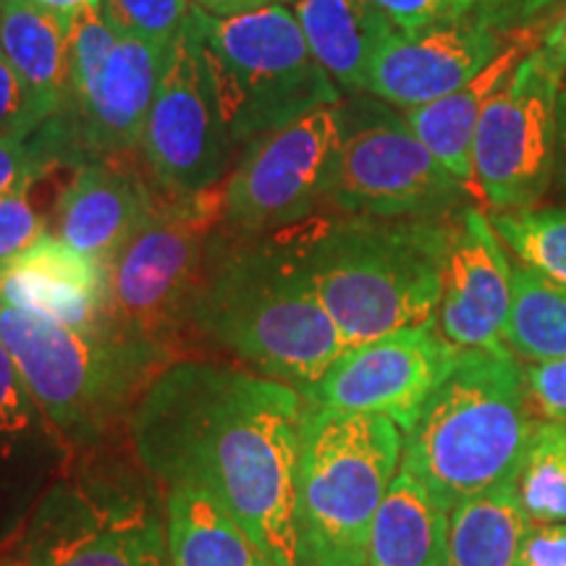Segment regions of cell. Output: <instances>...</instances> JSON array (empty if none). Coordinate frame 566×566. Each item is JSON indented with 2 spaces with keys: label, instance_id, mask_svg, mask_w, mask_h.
Wrapping results in <instances>:
<instances>
[{
  "label": "cell",
  "instance_id": "9c48e42d",
  "mask_svg": "<svg viewBox=\"0 0 566 566\" xmlns=\"http://www.w3.org/2000/svg\"><path fill=\"white\" fill-rule=\"evenodd\" d=\"M223 226V187L155 197L150 216L111 260V315L124 334L166 349L189 325L210 242Z\"/></svg>",
  "mask_w": 566,
  "mask_h": 566
},
{
  "label": "cell",
  "instance_id": "277c9868",
  "mask_svg": "<svg viewBox=\"0 0 566 566\" xmlns=\"http://www.w3.org/2000/svg\"><path fill=\"white\" fill-rule=\"evenodd\" d=\"M533 430L525 365L509 349L462 352L405 433L401 470L451 514L514 485Z\"/></svg>",
  "mask_w": 566,
  "mask_h": 566
},
{
  "label": "cell",
  "instance_id": "4316f807",
  "mask_svg": "<svg viewBox=\"0 0 566 566\" xmlns=\"http://www.w3.org/2000/svg\"><path fill=\"white\" fill-rule=\"evenodd\" d=\"M514 488L530 525L566 522V424L535 422Z\"/></svg>",
  "mask_w": 566,
  "mask_h": 566
},
{
  "label": "cell",
  "instance_id": "4fadbf2b",
  "mask_svg": "<svg viewBox=\"0 0 566 566\" xmlns=\"http://www.w3.org/2000/svg\"><path fill=\"white\" fill-rule=\"evenodd\" d=\"M459 354L436 321L394 331L349 346L317 384L304 388L302 401L315 409L388 417L407 433Z\"/></svg>",
  "mask_w": 566,
  "mask_h": 566
},
{
  "label": "cell",
  "instance_id": "7bdbcfd3",
  "mask_svg": "<svg viewBox=\"0 0 566 566\" xmlns=\"http://www.w3.org/2000/svg\"><path fill=\"white\" fill-rule=\"evenodd\" d=\"M3 566H21L19 562H13V564H3Z\"/></svg>",
  "mask_w": 566,
  "mask_h": 566
},
{
  "label": "cell",
  "instance_id": "44dd1931",
  "mask_svg": "<svg viewBox=\"0 0 566 566\" xmlns=\"http://www.w3.org/2000/svg\"><path fill=\"white\" fill-rule=\"evenodd\" d=\"M537 45H533L530 32L516 34L514 40L506 42L504 51L459 90L449 92L441 101L420 105V108L401 111L422 145L443 163L446 171L454 174L470 189H475L472 184V142H475L480 116H483L493 92L509 80L516 63Z\"/></svg>",
  "mask_w": 566,
  "mask_h": 566
},
{
  "label": "cell",
  "instance_id": "30bf717a",
  "mask_svg": "<svg viewBox=\"0 0 566 566\" xmlns=\"http://www.w3.org/2000/svg\"><path fill=\"white\" fill-rule=\"evenodd\" d=\"M564 76L537 45L488 101L472 142V184L493 212L535 208L554 184Z\"/></svg>",
  "mask_w": 566,
  "mask_h": 566
},
{
  "label": "cell",
  "instance_id": "ab89813d",
  "mask_svg": "<svg viewBox=\"0 0 566 566\" xmlns=\"http://www.w3.org/2000/svg\"><path fill=\"white\" fill-rule=\"evenodd\" d=\"M541 48L548 53V59L554 61L556 66L566 74V13L556 21L554 27H548L546 34L541 38Z\"/></svg>",
  "mask_w": 566,
  "mask_h": 566
},
{
  "label": "cell",
  "instance_id": "60d3db41",
  "mask_svg": "<svg viewBox=\"0 0 566 566\" xmlns=\"http://www.w3.org/2000/svg\"><path fill=\"white\" fill-rule=\"evenodd\" d=\"M556 179L566 187V76L558 92V147H556Z\"/></svg>",
  "mask_w": 566,
  "mask_h": 566
},
{
  "label": "cell",
  "instance_id": "d6a6232c",
  "mask_svg": "<svg viewBox=\"0 0 566 566\" xmlns=\"http://www.w3.org/2000/svg\"><path fill=\"white\" fill-rule=\"evenodd\" d=\"M40 409L34 405L30 388L21 380L13 357L0 342V438L30 433L40 424Z\"/></svg>",
  "mask_w": 566,
  "mask_h": 566
},
{
  "label": "cell",
  "instance_id": "5b68a950",
  "mask_svg": "<svg viewBox=\"0 0 566 566\" xmlns=\"http://www.w3.org/2000/svg\"><path fill=\"white\" fill-rule=\"evenodd\" d=\"M0 342L17 363L42 420L84 446L132 415L174 349L124 331H80L0 300Z\"/></svg>",
  "mask_w": 566,
  "mask_h": 566
},
{
  "label": "cell",
  "instance_id": "8fae6325",
  "mask_svg": "<svg viewBox=\"0 0 566 566\" xmlns=\"http://www.w3.org/2000/svg\"><path fill=\"white\" fill-rule=\"evenodd\" d=\"M338 134L342 103L323 105L250 142L223 184V229L271 237L310 221L325 202Z\"/></svg>",
  "mask_w": 566,
  "mask_h": 566
},
{
  "label": "cell",
  "instance_id": "b9f144b4",
  "mask_svg": "<svg viewBox=\"0 0 566 566\" xmlns=\"http://www.w3.org/2000/svg\"><path fill=\"white\" fill-rule=\"evenodd\" d=\"M34 3L42 6L45 11L55 13V17H61L63 21H69L71 24V19H74L82 9H87V6H92V3H103V0H34Z\"/></svg>",
  "mask_w": 566,
  "mask_h": 566
},
{
  "label": "cell",
  "instance_id": "2e32d148",
  "mask_svg": "<svg viewBox=\"0 0 566 566\" xmlns=\"http://www.w3.org/2000/svg\"><path fill=\"white\" fill-rule=\"evenodd\" d=\"M504 45L501 21L485 6L417 32L396 30L375 55L367 92L399 111L420 108L478 76Z\"/></svg>",
  "mask_w": 566,
  "mask_h": 566
},
{
  "label": "cell",
  "instance_id": "ba28073f",
  "mask_svg": "<svg viewBox=\"0 0 566 566\" xmlns=\"http://www.w3.org/2000/svg\"><path fill=\"white\" fill-rule=\"evenodd\" d=\"M470 187L446 171L407 124L405 113L370 92L342 101V134L325 205L342 216L451 218Z\"/></svg>",
  "mask_w": 566,
  "mask_h": 566
},
{
  "label": "cell",
  "instance_id": "ffe728a7",
  "mask_svg": "<svg viewBox=\"0 0 566 566\" xmlns=\"http://www.w3.org/2000/svg\"><path fill=\"white\" fill-rule=\"evenodd\" d=\"M304 40L344 97L365 95L375 55L396 24L373 0H296Z\"/></svg>",
  "mask_w": 566,
  "mask_h": 566
},
{
  "label": "cell",
  "instance_id": "836d02e7",
  "mask_svg": "<svg viewBox=\"0 0 566 566\" xmlns=\"http://www.w3.org/2000/svg\"><path fill=\"white\" fill-rule=\"evenodd\" d=\"M373 3L401 32H417L424 30V27L462 19L467 13L483 9V0H373Z\"/></svg>",
  "mask_w": 566,
  "mask_h": 566
},
{
  "label": "cell",
  "instance_id": "7a4b0ae2",
  "mask_svg": "<svg viewBox=\"0 0 566 566\" xmlns=\"http://www.w3.org/2000/svg\"><path fill=\"white\" fill-rule=\"evenodd\" d=\"M189 325L252 373L304 391L349 349L302 271L289 231L212 237Z\"/></svg>",
  "mask_w": 566,
  "mask_h": 566
},
{
  "label": "cell",
  "instance_id": "83f0119b",
  "mask_svg": "<svg viewBox=\"0 0 566 566\" xmlns=\"http://www.w3.org/2000/svg\"><path fill=\"white\" fill-rule=\"evenodd\" d=\"M491 223L522 265L566 286V208L493 212Z\"/></svg>",
  "mask_w": 566,
  "mask_h": 566
},
{
  "label": "cell",
  "instance_id": "3957f363",
  "mask_svg": "<svg viewBox=\"0 0 566 566\" xmlns=\"http://www.w3.org/2000/svg\"><path fill=\"white\" fill-rule=\"evenodd\" d=\"M286 231L349 346L436 321L454 237L451 218L338 216Z\"/></svg>",
  "mask_w": 566,
  "mask_h": 566
},
{
  "label": "cell",
  "instance_id": "f1b7e54d",
  "mask_svg": "<svg viewBox=\"0 0 566 566\" xmlns=\"http://www.w3.org/2000/svg\"><path fill=\"white\" fill-rule=\"evenodd\" d=\"M118 40V30L105 17L103 3H92L71 19L69 30V80L66 97L53 122L66 124L90 103L95 84L101 80L105 61Z\"/></svg>",
  "mask_w": 566,
  "mask_h": 566
},
{
  "label": "cell",
  "instance_id": "e0dca14e",
  "mask_svg": "<svg viewBox=\"0 0 566 566\" xmlns=\"http://www.w3.org/2000/svg\"><path fill=\"white\" fill-rule=\"evenodd\" d=\"M514 263L495 233L491 216L464 208L454 221L443 294L436 323L459 352L506 349L504 331L512 313Z\"/></svg>",
  "mask_w": 566,
  "mask_h": 566
},
{
  "label": "cell",
  "instance_id": "d4e9b609",
  "mask_svg": "<svg viewBox=\"0 0 566 566\" xmlns=\"http://www.w3.org/2000/svg\"><path fill=\"white\" fill-rule=\"evenodd\" d=\"M527 525L514 485L480 495L449 514L443 566H516Z\"/></svg>",
  "mask_w": 566,
  "mask_h": 566
},
{
  "label": "cell",
  "instance_id": "74e56055",
  "mask_svg": "<svg viewBox=\"0 0 566 566\" xmlns=\"http://www.w3.org/2000/svg\"><path fill=\"white\" fill-rule=\"evenodd\" d=\"M202 11L212 13V17H239V13H252L271 9V6H294L296 0H192Z\"/></svg>",
  "mask_w": 566,
  "mask_h": 566
},
{
  "label": "cell",
  "instance_id": "484cf974",
  "mask_svg": "<svg viewBox=\"0 0 566 566\" xmlns=\"http://www.w3.org/2000/svg\"><path fill=\"white\" fill-rule=\"evenodd\" d=\"M512 286L506 349L527 365L566 359V286L522 263H514Z\"/></svg>",
  "mask_w": 566,
  "mask_h": 566
},
{
  "label": "cell",
  "instance_id": "6da1fadb",
  "mask_svg": "<svg viewBox=\"0 0 566 566\" xmlns=\"http://www.w3.org/2000/svg\"><path fill=\"white\" fill-rule=\"evenodd\" d=\"M304 401L252 370L176 359L129 415L142 470L168 491L210 495L279 566H300L294 533Z\"/></svg>",
  "mask_w": 566,
  "mask_h": 566
},
{
  "label": "cell",
  "instance_id": "603a6c76",
  "mask_svg": "<svg viewBox=\"0 0 566 566\" xmlns=\"http://www.w3.org/2000/svg\"><path fill=\"white\" fill-rule=\"evenodd\" d=\"M446 546L449 512L399 470L375 520L363 566H443Z\"/></svg>",
  "mask_w": 566,
  "mask_h": 566
},
{
  "label": "cell",
  "instance_id": "f546056e",
  "mask_svg": "<svg viewBox=\"0 0 566 566\" xmlns=\"http://www.w3.org/2000/svg\"><path fill=\"white\" fill-rule=\"evenodd\" d=\"M192 0H103L105 17L122 34L171 48L184 30Z\"/></svg>",
  "mask_w": 566,
  "mask_h": 566
},
{
  "label": "cell",
  "instance_id": "7402d4cb",
  "mask_svg": "<svg viewBox=\"0 0 566 566\" xmlns=\"http://www.w3.org/2000/svg\"><path fill=\"white\" fill-rule=\"evenodd\" d=\"M69 30V21L34 0H0V53L27 84L48 122L66 97Z\"/></svg>",
  "mask_w": 566,
  "mask_h": 566
},
{
  "label": "cell",
  "instance_id": "8992f818",
  "mask_svg": "<svg viewBox=\"0 0 566 566\" xmlns=\"http://www.w3.org/2000/svg\"><path fill=\"white\" fill-rule=\"evenodd\" d=\"M405 433L388 417L304 407L294 533L300 566H363L401 470Z\"/></svg>",
  "mask_w": 566,
  "mask_h": 566
},
{
  "label": "cell",
  "instance_id": "d590c367",
  "mask_svg": "<svg viewBox=\"0 0 566 566\" xmlns=\"http://www.w3.org/2000/svg\"><path fill=\"white\" fill-rule=\"evenodd\" d=\"M525 388L537 417L566 424V359L525 365Z\"/></svg>",
  "mask_w": 566,
  "mask_h": 566
},
{
  "label": "cell",
  "instance_id": "1f68e13d",
  "mask_svg": "<svg viewBox=\"0 0 566 566\" xmlns=\"http://www.w3.org/2000/svg\"><path fill=\"white\" fill-rule=\"evenodd\" d=\"M45 122L27 84L0 53V137L30 139Z\"/></svg>",
  "mask_w": 566,
  "mask_h": 566
},
{
  "label": "cell",
  "instance_id": "cb8c5ba5",
  "mask_svg": "<svg viewBox=\"0 0 566 566\" xmlns=\"http://www.w3.org/2000/svg\"><path fill=\"white\" fill-rule=\"evenodd\" d=\"M171 566H279L210 495L174 488L166 499Z\"/></svg>",
  "mask_w": 566,
  "mask_h": 566
},
{
  "label": "cell",
  "instance_id": "52a82bcc",
  "mask_svg": "<svg viewBox=\"0 0 566 566\" xmlns=\"http://www.w3.org/2000/svg\"><path fill=\"white\" fill-rule=\"evenodd\" d=\"M233 145L344 101L304 40L292 6L212 17L192 3L184 21Z\"/></svg>",
  "mask_w": 566,
  "mask_h": 566
},
{
  "label": "cell",
  "instance_id": "4dcf8cb0",
  "mask_svg": "<svg viewBox=\"0 0 566 566\" xmlns=\"http://www.w3.org/2000/svg\"><path fill=\"white\" fill-rule=\"evenodd\" d=\"M42 233H48L45 218L30 202V189L0 195V273L21 252L30 250Z\"/></svg>",
  "mask_w": 566,
  "mask_h": 566
},
{
  "label": "cell",
  "instance_id": "9a60e30c",
  "mask_svg": "<svg viewBox=\"0 0 566 566\" xmlns=\"http://www.w3.org/2000/svg\"><path fill=\"white\" fill-rule=\"evenodd\" d=\"M171 48L118 32L90 103L66 124L45 122L38 129L53 163L129 158L139 150L147 113Z\"/></svg>",
  "mask_w": 566,
  "mask_h": 566
},
{
  "label": "cell",
  "instance_id": "d6986e66",
  "mask_svg": "<svg viewBox=\"0 0 566 566\" xmlns=\"http://www.w3.org/2000/svg\"><path fill=\"white\" fill-rule=\"evenodd\" d=\"M158 189L129 158L87 160L76 166L55 202V237L108 265L150 216Z\"/></svg>",
  "mask_w": 566,
  "mask_h": 566
},
{
  "label": "cell",
  "instance_id": "ac0fdd59",
  "mask_svg": "<svg viewBox=\"0 0 566 566\" xmlns=\"http://www.w3.org/2000/svg\"><path fill=\"white\" fill-rule=\"evenodd\" d=\"M0 300L80 331H113L111 273L55 233H42L0 273Z\"/></svg>",
  "mask_w": 566,
  "mask_h": 566
},
{
  "label": "cell",
  "instance_id": "8d00e7d4",
  "mask_svg": "<svg viewBox=\"0 0 566 566\" xmlns=\"http://www.w3.org/2000/svg\"><path fill=\"white\" fill-rule=\"evenodd\" d=\"M516 566H566V525H527Z\"/></svg>",
  "mask_w": 566,
  "mask_h": 566
},
{
  "label": "cell",
  "instance_id": "e575fe53",
  "mask_svg": "<svg viewBox=\"0 0 566 566\" xmlns=\"http://www.w3.org/2000/svg\"><path fill=\"white\" fill-rule=\"evenodd\" d=\"M51 166V155L34 134L30 139L0 137V195L30 189Z\"/></svg>",
  "mask_w": 566,
  "mask_h": 566
},
{
  "label": "cell",
  "instance_id": "f35d334b",
  "mask_svg": "<svg viewBox=\"0 0 566 566\" xmlns=\"http://www.w3.org/2000/svg\"><path fill=\"white\" fill-rule=\"evenodd\" d=\"M558 0H483V6L495 19H527L533 13L548 9Z\"/></svg>",
  "mask_w": 566,
  "mask_h": 566
},
{
  "label": "cell",
  "instance_id": "5bb4252c",
  "mask_svg": "<svg viewBox=\"0 0 566 566\" xmlns=\"http://www.w3.org/2000/svg\"><path fill=\"white\" fill-rule=\"evenodd\" d=\"M21 566H171L158 520L137 501L55 485L34 509Z\"/></svg>",
  "mask_w": 566,
  "mask_h": 566
},
{
  "label": "cell",
  "instance_id": "7c38bea8",
  "mask_svg": "<svg viewBox=\"0 0 566 566\" xmlns=\"http://www.w3.org/2000/svg\"><path fill=\"white\" fill-rule=\"evenodd\" d=\"M231 147L192 40L181 30L168 51L139 139L153 187L166 197L216 189L229 166Z\"/></svg>",
  "mask_w": 566,
  "mask_h": 566
}]
</instances>
